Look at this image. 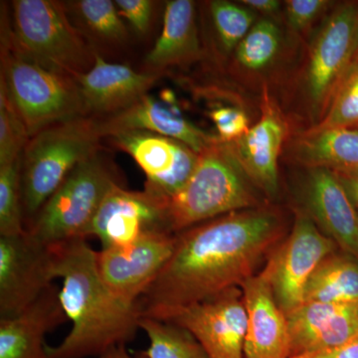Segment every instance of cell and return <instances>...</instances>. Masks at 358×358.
Returning a JSON list of instances; mask_svg holds the SVG:
<instances>
[{
  "label": "cell",
  "instance_id": "obj_28",
  "mask_svg": "<svg viewBox=\"0 0 358 358\" xmlns=\"http://www.w3.org/2000/svg\"><path fill=\"white\" fill-rule=\"evenodd\" d=\"M21 159L0 166V236L22 234L26 231L21 195Z\"/></svg>",
  "mask_w": 358,
  "mask_h": 358
},
{
  "label": "cell",
  "instance_id": "obj_32",
  "mask_svg": "<svg viewBox=\"0 0 358 358\" xmlns=\"http://www.w3.org/2000/svg\"><path fill=\"white\" fill-rule=\"evenodd\" d=\"M222 143H234L248 133L249 117L243 110L234 107L214 108L209 113Z\"/></svg>",
  "mask_w": 358,
  "mask_h": 358
},
{
  "label": "cell",
  "instance_id": "obj_10",
  "mask_svg": "<svg viewBox=\"0 0 358 358\" xmlns=\"http://www.w3.org/2000/svg\"><path fill=\"white\" fill-rule=\"evenodd\" d=\"M57 245L45 244L27 231L0 236V319H10L53 286Z\"/></svg>",
  "mask_w": 358,
  "mask_h": 358
},
{
  "label": "cell",
  "instance_id": "obj_33",
  "mask_svg": "<svg viewBox=\"0 0 358 358\" xmlns=\"http://www.w3.org/2000/svg\"><path fill=\"white\" fill-rule=\"evenodd\" d=\"M327 0H288L285 1L289 27L296 32L307 30L331 6Z\"/></svg>",
  "mask_w": 358,
  "mask_h": 358
},
{
  "label": "cell",
  "instance_id": "obj_5",
  "mask_svg": "<svg viewBox=\"0 0 358 358\" xmlns=\"http://www.w3.org/2000/svg\"><path fill=\"white\" fill-rule=\"evenodd\" d=\"M101 138L95 117L58 122L30 138L21 159L25 226L80 162L100 152Z\"/></svg>",
  "mask_w": 358,
  "mask_h": 358
},
{
  "label": "cell",
  "instance_id": "obj_35",
  "mask_svg": "<svg viewBox=\"0 0 358 358\" xmlns=\"http://www.w3.org/2000/svg\"><path fill=\"white\" fill-rule=\"evenodd\" d=\"M291 358H358V334L338 348Z\"/></svg>",
  "mask_w": 358,
  "mask_h": 358
},
{
  "label": "cell",
  "instance_id": "obj_17",
  "mask_svg": "<svg viewBox=\"0 0 358 358\" xmlns=\"http://www.w3.org/2000/svg\"><path fill=\"white\" fill-rule=\"evenodd\" d=\"M160 73H138L129 66L112 64L96 53L93 67L76 78L89 117H103L138 102L159 81Z\"/></svg>",
  "mask_w": 358,
  "mask_h": 358
},
{
  "label": "cell",
  "instance_id": "obj_6",
  "mask_svg": "<svg viewBox=\"0 0 358 358\" xmlns=\"http://www.w3.org/2000/svg\"><path fill=\"white\" fill-rule=\"evenodd\" d=\"M13 25L2 26L22 53L76 79L95 63L96 53L71 23L67 6L54 0H14Z\"/></svg>",
  "mask_w": 358,
  "mask_h": 358
},
{
  "label": "cell",
  "instance_id": "obj_34",
  "mask_svg": "<svg viewBox=\"0 0 358 358\" xmlns=\"http://www.w3.org/2000/svg\"><path fill=\"white\" fill-rule=\"evenodd\" d=\"M120 15L129 21L134 31L145 34L150 28L154 1L150 0H115Z\"/></svg>",
  "mask_w": 358,
  "mask_h": 358
},
{
  "label": "cell",
  "instance_id": "obj_16",
  "mask_svg": "<svg viewBox=\"0 0 358 358\" xmlns=\"http://www.w3.org/2000/svg\"><path fill=\"white\" fill-rule=\"evenodd\" d=\"M247 313L245 358H289L288 317L278 305L267 271L241 285Z\"/></svg>",
  "mask_w": 358,
  "mask_h": 358
},
{
  "label": "cell",
  "instance_id": "obj_15",
  "mask_svg": "<svg viewBox=\"0 0 358 358\" xmlns=\"http://www.w3.org/2000/svg\"><path fill=\"white\" fill-rule=\"evenodd\" d=\"M308 215L338 248L358 261V210L331 169H308L303 188Z\"/></svg>",
  "mask_w": 358,
  "mask_h": 358
},
{
  "label": "cell",
  "instance_id": "obj_12",
  "mask_svg": "<svg viewBox=\"0 0 358 358\" xmlns=\"http://www.w3.org/2000/svg\"><path fill=\"white\" fill-rule=\"evenodd\" d=\"M176 242V234L152 232L127 246L102 249L96 254L101 278L115 296L140 301L173 255Z\"/></svg>",
  "mask_w": 358,
  "mask_h": 358
},
{
  "label": "cell",
  "instance_id": "obj_18",
  "mask_svg": "<svg viewBox=\"0 0 358 358\" xmlns=\"http://www.w3.org/2000/svg\"><path fill=\"white\" fill-rule=\"evenodd\" d=\"M288 322L291 357L331 350L358 334V301L303 303Z\"/></svg>",
  "mask_w": 358,
  "mask_h": 358
},
{
  "label": "cell",
  "instance_id": "obj_26",
  "mask_svg": "<svg viewBox=\"0 0 358 358\" xmlns=\"http://www.w3.org/2000/svg\"><path fill=\"white\" fill-rule=\"evenodd\" d=\"M281 31L268 18L257 20L233 52L236 64L250 73L261 72L274 63L281 48Z\"/></svg>",
  "mask_w": 358,
  "mask_h": 358
},
{
  "label": "cell",
  "instance_id": "obj_29",
  "mask_svg": "<svg viewBox=\"0 0 358 358\" xmlns=\"http://www.w3.org/2000/svg\"><path fill=\"white\" fill-rule=\"evenodd\" d=\"M73 6L90 31L108 42H122L128 36L126 26L115 1L80 0Z\"/></svg>",
  "mask_w": 358,
  "mask_h": 358
},
{
  "label": "cell",
  "instance_id": "obj_4",
  "mask_svg": "<svg viewBox=\"0 0 358 358\" xmlns=\"http://www.w3.org/2000/svg\"><path fill=\"white\" fill-rule=\"evenodd\" d=\"M1 77L30 136L58 122L89 117L76 80L33 60L1 29Z\"/></svg>",
  "mask_w": 358,
  "mask_h": 358
},
{
  "label": "cell",
  "instance_id": "obj_22",
  "mask_svg": "<svg viewBox=\"0 0 358 358\" xmlns=\"http://www.w3.org/2000/svg\"><path fill=\"white\" fill-rule=\"evenodd\" d=\"M201 57L194 1H167L162 31L145 57L148 72L162 74L167 68L192 64Z\"/></svg>",
  "mask_w": 358,
  "mask_h": 358
},
{
  "label": "cell",
  "instance_id": "obj_31",
  "mask_svg": "<svg viewBox=\"0 0 358 358\" xmlns=\"http://www.w3.org/2000/svg\"><path fill=\"white\" fill-rule=\"evenodd\" d=\"M30 138L20 113L0 84V166L20 159Z\"/></svg>",
  "mask_w": 358,
  "mask_h": 358
},
{
  "label": "cell",
  "instance_id": "obj_21",
  "mask_svg": "<svg viewBox=\"0 0 358 358\" xmlns=\"http://www.w3.org/2000/svg\"><path fill=\"white\" fill-rule=\"evenodd\" d=\"M66 320L53 285L20 315L0 319V358H49L45 338Z\"/></svg>",
  "mask_w": 358,
  "mask_h": 358
},
{
  "label": "cell",
  "instance_id": "obj_30",
  "mask_svg": "<svg viewBox=\"0 0 358 358\" xmlns=\"http://www.w3.org/2000/svg\"><path fill=\"white\" fill-rule=\"evenodd\" d=\"M313 127L358 131V62L350 67L322 121Z\"/></svg>",
  "mask_w": 358,
  "mask_h": 358
},
{
  "label": "cell",
  "instance_id": "obj_11",
  "mask_svg": "<svg viewBox=\"0 0 358 358\" xmlns=\"http://www.w3.org/2000/svg\"><path fill=\"white\" fill-rule=\"evenodd\" d=\"M157 320L173 322L190 331L208 358H245L247 313L240 288L176 308Z\"/></svg>",
  "mask_w": 358,
  "mask_h": 358
},
{
  "label": "cell",
  "instance_id": "obj_2",
  "mask_svg": "<svg viewBox=\"0 0 358 358\" xmlns=\"http://www.w3.org/2000/svg\"><path fill=\"white\" fill-rule=\"evenodd\" d=\"M96 254L85 238L57 244L59 299L72 329L58 345H47L49 358L98 357L131 343L140 329V301L122 300L108 288Z\"/></svg>",
  "mask_w": 358,
  "mask_h": 358
},
{
  "label": "cell",
  "instance_id": "obj_8",
  "mask_svg": "<svg viewBox=\"0 0 358 358\" xmlns=\"http://www.w3.org/2000/svg\"><path fill=\"white\" fill-rule=\"evenodd\" d=\"M357 33L358 2H345L334 9L310 45L306 91L317 122L352 66Z\"/></svg>",
  "mask_w": 358,
  "mask_h": 358
},
{
  "label": "cell",
  "instance_id": "obj_25",
  "mask_svg": "<svg viewBox=\"0 0 358 358\" xmlns=\"http://www.w3.org/2000/svg\"><path fill=\"white\" fill-rule=\"evenodd\" d=\"M140 329L150 341L148 358H208L195 336L173 322L143 315Z\"/></svg>",
  "mask_w": 358,
  "mask_h": 358
},
{
  "label": "cell",
  "instance_id": "obj_13",
  "mask_svg": "<svg viewBox=\"0 0 358 358\" xmlns=\"http://www.w3.org/2000/svg\"><path fill=\"white\" fill-rule=\"evenodd\" d=\"M169 200L122 185L110 188L90 224L86 238L96 237L102 249L124 247L147 233H171L167 224ZM173 234V233H171Z\"/></svg>",
  "mask_w": 358,
  "mask_h": 358
},
{
  "label": "cell",
  "instance_id": "obj_1",
  "mask_svg": "<svg viewBox=\"0 0 358 358\" xmlns=\"http://www.w3.org/2000/svg\"><path fill=\"white\" fill-rule=\"evenodd\" d=\"M286 232L281 211L268 206L231 212L176 234L166 265L140 300L143 317H159L240 288Z\"/></svg>",
  "mask_w": 358,
  "mask_h": 358
},
{
  "label": "cell",
  "instance_id": "obj_3",
  "mask_svg": "<svg viewBox=\"0 0 358 358\" xmlns=\"http://www.w3.org/2000/svg\"><path fill=\"white\" fill-rule=\"evenodd\" d=\"M259 192L232 143L215 141L199 154L192 178L169 200V229L178 234L231 212L264 206Z\"/></svg>",
  "mask_w": 358,
  "mask_h": 358
},
{
  "label": "cell",
  "instance_id": "obj_36",
  "mask_svg": "<svg viewBox=\"0 0 358 358\" xmlns=\"http://www.w3.org/2000/svg\"><path fill=\"white\" fill-rule=\"evenodd\" d=\"M331 171L341 181L358 210V169H338V171Z\"/></svg>",
  "mask_w": 358,
  "mask_h": 358
},
{
  "label": "cell",
  "instance_id": "obj_23",
  "mask_svg": "<svg viewBox=\"0 0 358 358\" xmlns=\"http://www.w3.org/2000/svg\"><path fill=\"white\" fill-rule=\"evenodd\" d=\"M291 155L307 169H358V131L312 127L294 138Z\"/></svg>",
  "mask_w": 358,
  "mask_h": 358
},
{
  "label": "cell",
  "instance_id": "obj_39",
  "mask_svg": "<svg viewBox=\"0 0 358 358\" xmlns=\"http://www.w3.org/2000/svg\"><path fill=\"white\" fill-rule=\"evenodd\" d=\"M358 62V33H357V46H355V57H353V63ZM352 63V64H353Z\"/></svg>",
  "mask_w": 358,
  "mask_h": 358
},
{
  "label": "cell",
  "instance_id": "obj_24",
  "mask_svg": "<svg viewBox=\"0 0 358 358\" xmlns=\"http://www.w3.org/2000/svg\"><path fill=\"white\" fill-rule=\"evenodd\" d=\"M358 301V261L336 252L315 271L305 291V303H348Z\"/></svg>",
  "mask_w": 358,
  "mask_h": 358
},
{
  "label": "cell",
  "instance_id": "obj_37",
  "mask_svg": "<svg viewBox=\"0 0 358 358\" xmlns=\"http://www.w3.org/2000/svg\"><path fill=\"white\" fill-rule=\"evenodd\" d=\"M240 3L248 7L254 13L265 16L275 15L281 9L282 2L278 0H242Z\"/></svg>",
  "mask_w": 358,
  "mask_h": 358
},
{
  "label": "cell",
  "instance_id": "obj_14",
  "mask_svg": "<svg viewBox=\"0 0 358 358\" xmlns=\"http://www.w3.org/2000/svg\"><path fill=\"white\" fill-rule=\"evenodd\" d=\"M110 138L143 169L145 190L166 200L185 187L199 162V154L185 143L150 131H127Z\"/></svg>",
  "mask_w": 358,
  "mask_h": 358
},
{
  "label": "cell",
  "instance_id": "obj_9",
  "mask_svg": "<svg viewBox=\"0 0 358 358\" xmlns=\"http://www.w3.org/2000/svg\"><path fill=\"white\" fill-rule=\"evenodd\" d=\"M338 246L313 222L296 210L291 233L270 254L265 268L275 300L287 317L305 303L308 281L320 263Z\"/></svg>",
  "mask_w": 358,
  "mask_h": 358
},
{
  "label": "cell",
  "instance_id": "obj_20",
  "mask_svg": "<svg viewBox=\"0 0 358 358\" xmlns=\"http://www.w3.org/2000/svg\"><path fill=\"white\" fill-rule=\"evenodd\" d=\"M96 121L102 138L127 131H150L181 141L197 154L219 141L217 134L206 133L148 95L121 112L96 117Z\"/></svg>",
  "mask_w": 358,
  "mask_h": 358
},
{
  "label": "cell",
  "instance_id": "obj_19",
  "mask_svg": "<svg viewBox=\"0 0 358 358\" xmlns=\"http://www.w3.org/2000/svg\"><path fill=\"white\" fill-rule=\"evenodd\" d=\"M287 134L284 117L265 92L261 119L241 138L231 143L254 185L271 199L279 192V157Z\"/></svg>",
  "mask_w": 358,
  "mask_h": 358
},
{
  "label": "cell",
  "instance_id": "obj_7",
  "mask_svg": "<svg viewBox=\"0 0 358 358\" xmlns=\"http://www.w3.org/2000/svg\"><path fill=\"white\" fill-rule=\"evenodd\" d=\"M122 185L117 171L100 152L83 160L47 200L26 231L45 244L57 245L86 238L90 224L106 195Z\"/></svg>",
  "mask_w": 358,
  "mask_h": 358
},
{
  "label": "cell",
  "instance_id": "obj_38",
  "mask_svg": "<svg viewBox=\"0 0 358 358\" xmlns=\"http://www.w3.org/2000/svg\"><path fill=\"white\" fill-rule=\"evenodd\" d=\"M95 358H148L145 352H141L136 353V355H131L127 350L126 346H115V348H110L100 357Z\"/></svg>",
  "mask_w": 358,
  "mask_h": 358
},
{
  "label": "cell",
  "instance_id": "obj_27",
  "mask_svg": "<svg viewBox=\"0 0 358 358\" xmlns=\"http://www.w3.org/2000/svg\"><path fill=\"white\" fill-rule=\"evenodd\" d=\"M209 8L220 48L224 53H233L255 24L257 14L243 4L226 0H214Z\"/></svg>",
  "mask_w": 358,
  "mask_h": 358
}]
</instances>
